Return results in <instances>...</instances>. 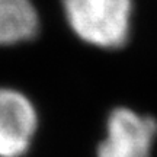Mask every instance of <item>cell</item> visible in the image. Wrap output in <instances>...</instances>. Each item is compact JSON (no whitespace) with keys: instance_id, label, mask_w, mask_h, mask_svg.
Here are the masks:
<instances>
[{"instance_id":"obj_4","label":"cell","mask_w":157,"mask_h":157,"mask_svg":"<svg viewBox=\"0 0 157 157\" xmlns=\"http://www.w3.org/2000/svg\"><path fill=\"white\" fill-rule=\"evenodd\" d=\"M39 16L32 0H0V45H16L34 39Z\"/></svg>"},{"instance_id":"obj_3","label":"cell","mask_w":157,"mask_h":157,"mask_svg":"<svg viewBox=\"0 0 157 157\" xmlns=\"http://www.w3.org/2000/svg\"><path fill=\"white\" fill-rule=\"evenodd\" d=\"M38 128L34 103L21 90L0 87V157H23Z\"/></svg>"},{"instance_id":"obj_2","label":"cell","mask_w":157,"mask_h":157,"mask_svg":"<svg viewBox=\"0 0 157 157\" xmlns=\"http://www.w3.org/2000/svg\"><path fill=\"white\" fill-rule=\"evenodd\" d=\"M157 121L128 108H117L106 121V137L96 157H151Z\"/></svg>"},{"instance_id":"obj_1","label":"cell","mask_w":157,"mask_h":157,"mask_svg":"<svg viewBox=\"0 0 157 157\" xmlns=\"http://www.w3.org/2000/svg\"><path fill=\"white\" fill-rule=\"evenodd\" d=\"M70 29L83 42L118 50L128 42L132 0H61Z\"/></svg>"}]
</instances>
